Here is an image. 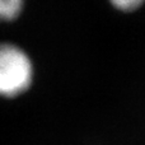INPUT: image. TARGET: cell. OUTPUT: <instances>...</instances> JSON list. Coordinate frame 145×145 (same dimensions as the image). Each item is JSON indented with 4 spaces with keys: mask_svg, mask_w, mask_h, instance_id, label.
Wrapping results in <instances>:
<instances>
[{
    "mask_svg": "<svg viewBox=\"0 0 145 145\" xmlns=\"http://www.w3.org/2000/svg\"><path fill=\"white\" fill-rule=\"evenodd\" d=\"M35 69L28 54L10 42L0 43V97L15 98L33 83Z\"/></svg>",
    "mask_w": 145,
    "mask_h": 145,
    "instance_id": "cell-1",
    "label": "cell"
},
{
    "mask_svg": "<svg viewBox=\"0 0 145 145\" xmlns=\"http://www.w3.org/2000/svg\"><path fill=\"white\" fill-rule=\"evenodd\" d=\"M24 3L20 0H0V22H10L19 17Z\"/></svg>",
    "mask_w": 145,
    "mask_h": 145,
    "instance_id": "cell-2",
    "label": "cell"
},
{
    "mask_svg": "<svg viewBox=\"0 0 145 145\" xmlns=\"http://www.w3.org/2000/svg\"><path fill=\"white\" fill-rule=\"evenodd\" d=\"M141 4V1L139 0H118V1H113V5L116 8H118L120 10L123 12H130L134 10Z\"/></svg>",
    "mask_w": 145,
    "mask_h": 145,
    "instance_id": "cell-3",
    "label": "cell"
}]
</instances>
